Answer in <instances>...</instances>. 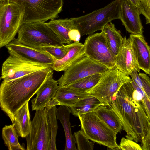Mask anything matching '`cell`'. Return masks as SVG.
Instances as JSON below:
<instances>
[{"label":"cell","mask_w":150,"mask_h":150,"mask_svg":"<svg viewBox=\"0 0 150 150\" xmlns=\"http://www.w3.org/2000/svg\"><path fill=\"white\" fill-rule=\"evenodd\" d=\"M53 71L52 69H45L11 81H2L0 86V106L12 123L14 115L29 102Z\"/></svg>","instance_id":"2"},{"label":"cell","mask_w":150,"mask_h":150,"mask_svg":"<svg viewBox=\"0 0 150 150\" xmlns=\"http://www.w3.org/2000/svg\"><path fill=\"white\" fill-rule=\"evenodd\" d=\"M71 111L69 108L67 106L60 105L56 109L57 119L60 121L64 131L66 144L65 150H76V140L72 135L70 122V114Z\"/></svg>","instance_id":"20"},{"label":"cell","mask_w":150,"mask_h":150,"mask_svg":"<svg viewBox=\"0 0 150 150\" xmlns=\"http://www.w3.org/2000/svg\"><path fill=\"white\" fill-rule=\"evenodd\" d=\"M108 69L86 56L64 71L58 80V84L67 85L89 76L103 73Z\"/></svg>","instance_id":"12"},{"label":"cell","mask_w":150,"mask_h":150,"mask_svg":"<svg viewBox=\"0 0 150 150\" xmlns=\"http://www.w3.org/2000/svg\"><path fill=\"white\" fill-rule=\"evenodd\" d=\"M94 112L117 134L123 129L120 119L110 105L102 104Z\"/></svg>","instance_id":"23"},{"label":"cell","mask_w":150,"mask_h":150,"mask_svg":"<svg viewBox=\"0 0 150 150\" xmlns=\"http://www.w3.org/2000/svg\"><path fill=\"white\" fill-rule=\"evenodd\" d=\"M23 11L17 3L0 0V47L6 46L18 33L22 24Z\"/></svg>","instance_id":"7"},{"label":"cell","mask_w":150,"mask_h":150,"mask_svg":"<svg viewBox=\"0 0 150 150\" xmlns=\"http://www.w3.org/2000/svg\"><path fill=\"white\" fill-rule=\"evenodd\" d=\"M52 68L50 65L10 55L2 64L1 78L8 81L35 72Z\"/></svg>","instance_id":"11"},{"label":"cell","mask_w":150,"mask_h":150,"mask_svg":"<svg viewBox=\"0 0 150 150\" xmlns=\"http://www.w3.org/2000/svg\"><path fill=\"white\" fill-rule=\"evenodd\" d=\"M47 23L63 44L71 43L72 41L69 37V33L71 30L77 28L71 18L54 19Z\"/></svg>","instance_id":"21"},{"label":"cell","mask_w":150,"mask_h":150,"mask_svg":"<svg viewBox=\"0 0 150 150\" xmlns=\"http://www.w3.org/2000/svg\"><path fill=\"white\" fill-rule=\"evenodd\" d=\"M120 0H114L105 6L80 17L72 18L81 36L101 30L112 21L120 19Z\"/></svg>","instance_id":"3"},{"label":"cell","mask_w":150,"mask_h":150,"mask_svg":"<svg viewBox=\"0 0 150 150\" xmlns=\"http://www.w3.org/2000/svg\"><path fill=\"white\" fill-rule=\"evenodd\" d=\"M56 109V106H54L48 109L47 111L51 134L50 150H57L56 139L58 129V124Z\"/></svg>","instance_id":"28"},{"label":"cell","mask_w":150,"mask_h":150,"mask_svg":"<svg viewBox=\"0 0 150 150\" xmlns=\"http://www.w3.org/2000/svg\"><path fill=\"white\" fill-rule=\"evenodd\" d=\"M138 8L145 17L146 23L150 25V0H142Z\"/></svg>","instance_id":"33"},{"label":"cell","mask_w":150,"mask_h":150,"mask_svg":"<svg viewBox=\"0 0 150 150\" xmlns=\"http://www.w3.org/2000/svg\"><path fill=\"white\" fill-rule=\"evenodd\" d=\"M132 81L129 76L119 70L115 66L104 73L96 85L86 92L96 98L103 104L109 105L112 96L124 84Z\"/></svg>","instance_id":"8"},{"label":"cell","mask_w":150,"mask_h":150,"mask_svg":"<svg viewBox=\"0 0 150 150\" xmlns=\"http://www.w3.org/2000/svg\"><path fill=\"white\" fill-rule=\"evenodd\" d=\"M74 135L77 144V150H93L94 142L90 141L81 130L75 132Z\"/></svg>","instance_id":"30"},{"label":"cell","mask_w":150,"mask_h":150,"mask_svg":"<svg viewBox=\"0 0 150 150\" xmlns=\"http://www.w3.org/2000/svg\"><path fill=\"white\" fill-rule=\"evenodd\" d=\"M142 83V90L150 99V78L147 74L139 73Z\"/></svg>","instance_id":"34"},{"label":"cell","mask_w":150,"mask_h":150,"mask_svg":"<svg viewBox=\"0 0 150 150\" xmlns=\"http://www.w3.org/2000/svg\"><path fill=\"white\" fill-rule=\"evenodd\" d=\"M103 74H96L89 76L65 86L79 91L86 92L96 85Z\"/></svg>","instance_id":"27"},{"label":"cell","mask_w":150,"mask_h":150,"mask_svg":"<svg viewBox=\"0 0 150 150\" xmlns=\"http://www.w3.org/2000/svg\"><path fill=\"white\" fill-rule=\"evenodd\" d=\"M48 109L45 107L36 110L30 132L25 137L26 150H50L51 134Z\"/></svg>","instance_id":"9"},{"label":"cell","mask_w":150,"mask_h":150,"mask_svg":"<svg viewBox=\"0 0 150 150\" xmlns=\"http://www.w3.org/2000/svg\"><path fill=\"white\" fill-rule=\"evenodd\" d=\"M71 44L58 46H45L39 48L48 52L55 61L61 59L66 56L70 50Z\"/></svg>","instance_id":"29"},{"label":"cell","mask_w":150,"mask_h":150,"mask_svg":"<svg viewBox=\"0 0 150 150\" xmlns=\"http://www.w3.org/2000/svg\"><path fill=\"white\" fill-rule=\"evenodd\" d=\"M101 31L105 34L108 46L113 54L116 57L124 39L121 31L116 28L111 21L104 26Z\"/></svg>","instance_id":"24"},{"label":"cell","mask_w":150,"mask_h":150,"mask_svg":"<svg viewBox=\"0 0 150 150\" xmlns=\"http://www.w3.org/2000/svg\"><path fill=\"white\" fill-rule=\"evenodd\" d=\"M18 136L26 137L30 133L31 121L29 111L28 102L25 104L14 115L13 122Z\"/></svg>","instance_id":"22"},{"label":"cell","mask_w":150,"mask_h":150,"mask_svg":"<svg viewBox=\"0 0 150 150\" xmlns=\"http://www.w3.org/2000/svg\"><path fill=\"white\" fill-rule=\"evenodd\" d=\"M5 47L10 55L53 67L54 59L48 52L41 48L22 44L15 38Z\"/></svg>","instance_id":"13"},{"label":"cell","mask_w":150,"mask_h":150,"mask_svg":"<svg viewBox=\"0 0 150 150\" xmlns=\"http://www.w3.org/2000/svg\"><path fill=\"white\" fill-rule=\"evenodd\" d=\"M68 35L71 40L74 42H79L81 37L77 28L71 30L69 33Z\"/></svg>","instance_id":"37"},{"label":"cell","mask_w":150,"mask_h":150,"mask_svg":"<svg viewBox=\"0 0 150 150\" xmlns=\"http://www.w3.org/2000/svg\"><path fill=\"white\" fill-rule=\"evenodd\" d=\"M2 136L4 143L9 150H24L25 149L18 141L19 136L14 124L5 126L2 129Z\"/></svg>","instance_id":"26"},{"label":"cell","mask_w":150,"mask_h":150,"mask_svg":"<svg viewBox=\"0 0 150 150\" xmlns=\"http://www.w3.org/2000/svg\"><path fill=\"white\" fill-rule=\"evenodd\" d=\"M53 74V71L36 93V97L32 100V110L45 107L54 98L59 86L58 80L54 79Z\"/></svg>","instance_id":"17"},{"label":"cell","mask_w":150,"mask_h":150,"mask_svg":"<svg viewBox=\"0 0 150 150\" xmlns=\"http://www.w3.org/2000/svg\"><path fill=\"white\" fill-rule=\"evenodd\" d=\"M8 0L17 3L22 8L23 13L22 24L55 19L63 6V0Z\"/></svg>","instance_id":"6"},{"label":"cell","mask_w":150,"mask_h":150,"mask_svg":"<svg viewBox=\"0 0 150 150\" xmlns=\"http://www.w3.org/2000/svg\"><path fill=\"white\" fill-rule=\"evenodd\" d=\"M119 150H142L141 146L134 141L122 137L119 145Z\"/></svg>","instance_id":"31"},{"label":"cell","mask_w":150,"mask_h":150,"mask_svg":"<svg viewBox=\"0 0 150 150\" xmlns=\"http://www.w3.org/2000/svg\"><path fill=\"white\" fill-rule=\"evenodd\" d=\"M103 104L95 97L91 96L81 99L69 107L71 113L78 117L79 114L94 112L99 106Z\"/></svg>","instance_id":"25"},{"label":"cell","mask_w":150,"mask_h":150,"mask_svg":"<svg viewBox=\"0 0 150 150\" xmlns=\"http://www.w3.org/2000/svg\"><path fill=\"white\" fill-rule=\"evenodd\" d=\"M149 76H150V72L149 73Z\"/></svg>","instance_id":"39"},{"label":"cell","mask_w":150,"mask_h":150,"mask_svg":"<svg viewBox=\"0 0 150 150\" xmlns=\"http://www.w3.org/2000/svg\"><path fill=\"white\" fill-rule=\"evenodd\" d=\"M141 142L142 150H150V123L149 128Z\"/></svg>","instance_id":"35"},{"label":"cell","mask_w":150,"mask_h":150,"mask_svg":"<svg viewBox=\"0 0 150 150\" xmlns=\"http://www.w3.org/2000/svg\"><path fill=\"white\" fill-rule=\"evenodd\" d=\"M120 19L126 30L133 35H143V27L138 8L127 0H120Z\"/></svg>","instance_id":"14"},{"label":"cell","mask_w":150,"mask_h":150,"mask_svg":"<svg viewBox=\"0 0 150 150\" xmlns=\"http://www.w3.org/2000/svg\"><path fill=\"white\" fill-rule=\"evenodd\" d=\"M84 45L87 57L109 69L115 66L116 57L111 51L103 32L89 35Z\"/></svg>","instance_id":"10"},{"label":"cell","mask_w":150,"mask_h":150,"mask_svg":"<svg viewBox=\"0 0 150 150\" xmlns=\"http://www.w3.org/2000/svg\"><path fill=\"white\" fill-rule=\"evenodd\" d=\"M91 96L86 92L65 86H59L52 101L54 106L64 105L69 107L77 101Z\"/></svg>","instance_id":"19"},{"label":"cell","mask_w":150,"mask_h":150,"mask_svg":"<svg viewBox=\"0 0 150 150\" xmlns=\"http://www.w3.org/2000/svg\"><path fill=\"white\" fill-rule=\"evenodd\" d=\"M86 56L84 44L79 42L71 43L70 50L66 56L61 59L55 61L53 70L57 72L64 71Z\"/></svg>","instance_id":"18"},{"label":"cell","mask_w":150,"mask_h":150,"mask_svg":"<svg viewBox=\"0 0 150 150\" xmlns=\"http://www.w3.org/2000/svg\"><path fill=\"white\" fill-rule=\"evenodd\" d=\"M132 49L140 69L149 74L150 71V47L143 35L130 34Z\"/></svg>","instance_id":"16"},{"label":"cell","mask_w":150,"mask_h":150,"mask_svg":"<svg viewBox=\"0 0 150 150\" xmlns=\"http://www.w3.org/2000/svg\"><path fill=\"white\" fill-rule=\"evenodd\" d=\"M129 75L131 77L132 81L137 86L142 90V81L138 72L136 70H134L130 73Z\"/></svg>","instance_id":"36"},{"label":"cell","mask_w":150,"mask_h":150,"mask_svg":"<svg viewBox=\"0 0 150 150\" xmlns=\"http://www.w3.org/2000/svg\"><path fill=\"white\" fill-rule=\"evenodd\" d=\"M131 82L134 88L140 94L141 101L150 122V99L142 90L137 86L132 81Z\"/></svg>","instance_id":"32"},{"label":"cell","mask_w":150,"mask_h":150,"mask_svg":"<svg viewBox=\"0 0 150 150\" xmlns=\"http://www.w3.org/2000/svg\"><path fill=\"white\" fill-rule=\"evenodd\" d=\"M138 8L142 0H127Z\"/></svg>","instance_id":"38"},{"label":"cell","mask_w":150,"mask_h":150,"mask_svg":"<svg viewBox=\"0 0 150 150\" xmlns=\"http://www.w3.org/2000/svg\"><path fill=\"white\" fill-rule=\"evenodd\" d=\"M78 117L81 130L89 139L109 149L119 150L116 141L117 134L94 112L79 114Z\"/></svg>","instance_id":"4"},{"label":"cell","mask_w":150,"mask_h":150,"mask_svg":"<svg viewBox=\"0 0 150 150\" xmlns=\"http://www.w3.org/2000/svg\"><path fill=\"white\" fill-rule=\"evenodd\" d=\"M115 66L120 71L129 76L134 70L140 71L132 51L130 38L124 37L116 57Z\"/></svg>","instance_id":"15"},{"label":"cell","mask_w":150,"mask_h":150,"mask_svg":"<svg viewBox=\"0 0 150 150\" xmlns=\"http://www.w3.org/2000/svg\"><path fill=\"white\" fill-rule=\"evenodd\" d=\"M17 34L16 39L19 42L35 48L64 44L45 22L23 23Z\"/></svg>","instance_id":"5"},{"label":"cell","mask_w":150,"mask_h":150,"mask_svg":"<svg viewBox=\"0 0 150 150\" xmlns=\"http://www.w3.org/2000/svg\"><path fill=\"white\" fill-rule=\"evenodd\" d=\"M131 81L121 86L111 97L109 105L120 119L123 130L127 133L126 138L137 143L141 142L144 137L150 122L140 94Z\"/></svg>","instance_id":"1"}]
</instances>
